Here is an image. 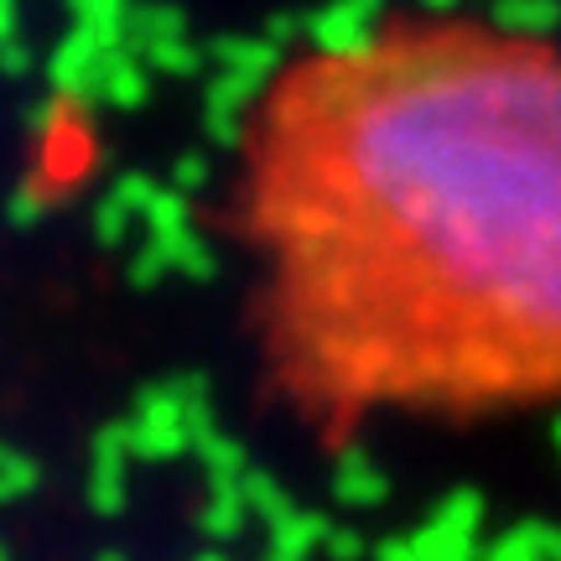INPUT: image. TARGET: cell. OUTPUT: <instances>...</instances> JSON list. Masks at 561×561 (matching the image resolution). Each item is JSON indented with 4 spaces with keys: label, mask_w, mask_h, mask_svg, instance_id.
I'll list each match as a JSON object with an SVG mask.
<instances>
[{
    "label": "cell",
    "mask_w": 561,
    "mask_h": 561,
    "mask_svg": "<svg viewBox=\"0 0 561 561\" xmlns=\"http://www.w3.org/2000/svg\"><path fill=\"white\" fill-rule=\"evenodd\" d=\"M229 234L261 375L318 437L561 405V42L375 21L244 110Z\"/></svg>",
    "instance_id": "cell-1"
}]
</instances>
